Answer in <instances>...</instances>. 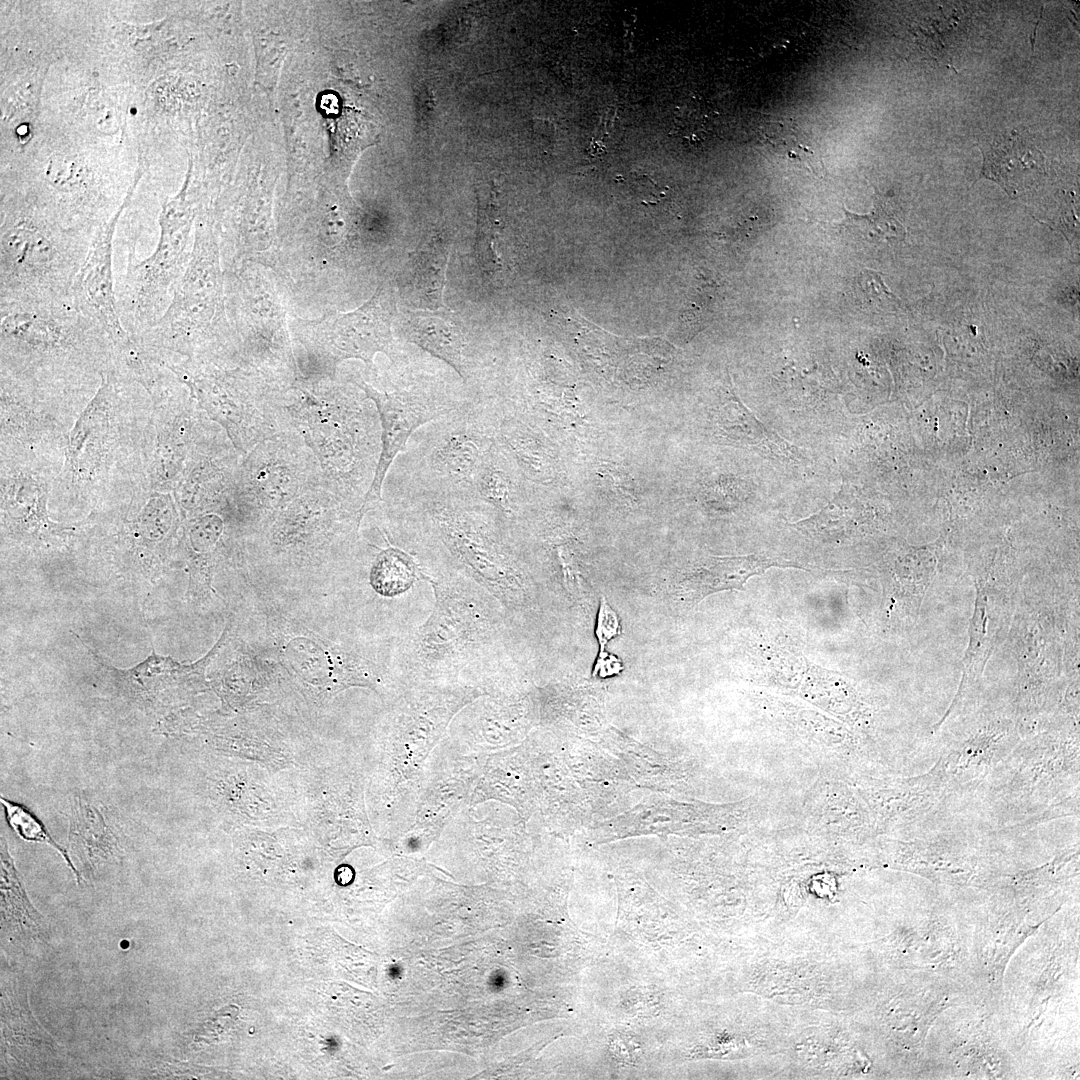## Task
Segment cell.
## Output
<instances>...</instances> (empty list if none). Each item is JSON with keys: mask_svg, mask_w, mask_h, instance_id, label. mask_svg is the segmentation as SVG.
Returning <instances> with one entry per match:
<instances>
[{"mask_svg": "<svg viewBox=\"0 0 1080 1080\" xmlns=\"http://www.w3.org/2000/svg\"><path fill=\"white\" fill-rule=\"evenodd\" d=\"M531 431L522 419L501 412L495 443L527 476L552 480L556 470L554 456Z\"/></svg>", "mask_w": 1080, "mask_h": 1080, "instance_id": "obj_17", "label": "cell"}, {"mask_svg": "<svg viewBox=\"0 0 1080 1080\" xmlns=\"http://www.w3.org/2000/svg\"><path fill=\"white\" fill-rule=\"evenodd\" d=\"M500 419L501 411L492 398L475 397L425 424L395 458L386 486L474 497L475 480L495 443Z\"/></svg>", "mask_w": 1080, "mask_h": 1080, "instance_id": "obj_4", "label": "cell"}, {"mask_svg": "<svg viewBox=\"0 0 1080 1080\" xmlns=\"http://www.w3.org/2000/svg\"><path fill=\"white\" fill-rule=\"evenodd\" d=\"M167 366L224 427L242 456L260 441L285 430L278 406L279 386L260 372L225 369L208 358Z\"/></svg>", "mask_w": 1080, "mask_h": 1080, "instance_id": "obj_8", "label": "cell"}, {"mask_svg": "<svg viewBox=\"0 0 1080 1080\" xmlns=\"http://www.w3.org/2000/svg\"><path fill=\"white\" fill-rule=\"evenodd\" d=\"M114 221L96 230L71 290L77 309L94 322L107 336L113 354L129 347L134 338L120 319L113 279L112 252Z\"/></svg>", "mask_w": 1080, "mask_h": 1080, "instance_id": "obj_13", "label": "cell"}, {"mask_svg": "<svg viewBox=\"0 0 1080 1080\" xmlns=\"http://www.w3.org/2000/svg\"><path fill=\"white\" fill-rule=\"evenodd\" d=\"M0 333L2 355L28 365H94L113 360L109 339L72 298L0 304Z\"/></svg>", "mask_w": 1080, "mask_h": 1080, "instance_id": "obj_7", "label": "cell"}, {"mask_svg": "<svg viewBox=\"0 0 1080 1080\" xmlns=\"http://www.w3.org/2000/svg\"><path fill=\"white\" fill-rule=\"evenodd\" d=\"M1 924L12 937L36 940L47 934L45 919L30 902L5 839L1 838Z\"/></svg>", "mask_w": 1080, "mask_h": 1080, "instance_id": "obj_16", "label": "cell"}, {"mask_svg": "<svg viewBox=\"0 0 1080 1080\" xmlns=\"http://www.w3.org/2000/svg\"><path fill=\"white\" fill-rule=\"evenodd\" d=\"M478 210V251L480 259L487 268L495 269L499 265L496 251L493 248L496 233V202L493 193L484 200L479 201Z\"/></svg>", "mask_w": 1080, "mask_h": 1080, "instance_id": "obj_25", "label": "cell"}, {"mask_svg": "<svg viewBox=\"0 0 1080 1080\" xmlns=\"http://www.w3.org/2000/svg\"><path fill=\"white\" fill-rule=\"evenodd\" d=\"M845 219L840 228L850 237L868 243H893L904 240L906 229L892 206L877 191L870 213L859 215L843 208Z\"/></svg>", "mask_w": 1080, "mask_h": 1080, "instance_id": "obj_21", "label": "cell"}, {"mask_svg": "<svg viewBox=\"0 0 1080 1080\" xmlns=\"http://www.w3.org/2000/svg\"><path fill=\"white\" fill-rule=\"evenodd\" d=\"M387 511L431 564L473 580L512 619L535 607L533 583L515 541V522L473 496L386 487Z\"/></svg>", "mask_w": 1080, "mask_h": 1080, "instance_id": "obj_1", "label": "cell"}, {"mask_svg": "<svg viewBox=\"0 0 1080 1080\" xmlns=\"http://www.w3.org/2000/svg\"><path fill=\"white\" fill-rule=\"evenodd\" d=\"M515 466L496 443L485 457L474 484V497L515 522L521 509V490Z\"/></svg>", "mask_w": 1080, "mask_h": 1080, "instance_id": "obj_18", "label": "cell"}, {"mask_svg": "<svg viewBox=\"0 0 1080 1080\" xmlns=\"http://www.w3.org/2000/svg\"><path fill=\"white\" fill-rule=\"evenodd\" d=\"M407 339L451 366L464 380L475 374L476 359L453 314L447 311H415L405 322Z\"/></svg>", "mask_w": 1080, "mask_h": 1080, "instance_id": "obj_15", "label": "cell"}, {"mask_svg": "<svg viewBox=\"0 0 1080 1080\" xmlns=\"http://www.w3.org/2000/svg\"><path fill=\"white\" fill-rule=\"evenodd\" d=\"M413 277L416 291L423 303L432 308L442 306V289L447 262V247L435 243L414 259Z\"/></svg>", "mask_w": 1080, "mask_h": 1080, "instance_id": "obj_22", "label": "cell"}, {"mask_svg": "<svg viewBox=\"0 0 1080 1080\" xmlns=\"http://www.w3.org/2000/svg\"><path fill=\"white\" fill-rule=\"evenodd\" d=\"M355 384L375 404L381 425V453L364 501V515L382 502V490L389 469L412 434L425 424L461 408L473 398L429 391L418 385L379 389L362 378L357 379Z\"/></svg>", "mask_w": 1080, "mask_h": 1080, "instance_id": "obj_12", "label": "cell"}, {"mask_svg": "<svg viewBox=\"0 0 1080 1080\" xmlns=\"http://www.w3.org/2000/svg\"><path fill=\"white\" fill-rule=\"evenodd\" d=\"M92 239L32 210L6 211L0 238V304L71 299Z\"/></svg>", "mask_w": 1080, "mask_h": 1080, "instance_id": "obj_5", "label": "cell"}, {"mask_svg": "<svg viewBox=\"0 0 1080 1080\" xmlns=\"http://www.w3.org/2000/svg\"><path fill=\"white\" fill-rule=\"evenodd\" d=\"M406 550L388 547L376 556L370 581L376 592L394 596L408 590L412 584L423 579V564L419 553L404 538Z\"/></svg>", "mask_w": 1080, "mask_h": 1080, "instance_id": "obj_19", "label": "cell"}, {"mask_svg": "<svg viewBox=\"0 0 1080 1080\" xmlns=\"http://www.w3.org/2000/svg\"><path fill=\"white\" fill-rule=\"evenodd\" d=\"M395 299L390 287L380 285L362 306L344 314L325 315L296 325L300 341L335 367L346 359L373 364L377 353L393 359L391 326Z\"/></svg>", "mask_w": 1080, "mask_h": 1080, "instance_id": "obj_11", "label": "cell"}, {"mask_svg": "<svg viewBox=\"0 0 1080 1080\" xmlns=\"http://www.w3.org/2000/svg\"><path fill=\"white\" fill-rule=\"evenodd\" d=\"M424 579L434 591L430 616L403 641L399 666L413 685L455 681L462 671L484 674L505 664L513 619L468 577L429 562Z\"/></svg>", "mask_w": 1080, "mask_h": 1080, "instance_id": "obj_2", "label": "cell"}, {"mask_svg": "<svg viewBox=\"0 0 1080 1080\" xmlns=\"http://www.w3.org/2000/svg\"><path fill=\"white\" fill-rule=\"evenodd\" d=\"M622 670V663L617 657L605 651H600L593 669V676L609 677L618 674Z\"/></svg>", "mask_w": 1080, "mask_h": 1080, "instance_id": "obj_27", "label": "cell"}, {"mask_svg": "<svg viewBox=\"0 0 1080 1080\" xmlns=\"http://www.w3.org/2000/svg\"><path fill=\"white\" fill-rule=\"evenodd\" d=\"M853 291L858 303L873 312H892L901 305V300L884 283L882 274L870 269L855 277Z\"/></svg>", "mask_w": 1080, "mask_h": 1080, "instance_id": "obj_24", "label": "cell"}, {"mask_svg": "<svg viewBox=\"0 0 1080 1080\" xmlns=\"http://www.w3.org/2000/svg\"><path fill=\"white\" fill-rule=\"evenodd\" d=\"M279 408L316 457L322 484L362 513L381 453L376 408L345 388L300 382L282 389Z\"/></svg>", "mask_w": 1080, "mask_h": 1080, "instance_id": "obj_3", "label": "cell"}, {"mask_svg": "<svg viewBox=\"0 0 1080 1080\" xmlns=\"http://www.w3.org/2000/svg\"><path fill=\"white\" fill-rule=\"evenodd\" d=\"M771 567L805 569L789 559L763 554L707 557L690 568L675 584L673 593L682 602L698 603L724 590H743L747 580Z\"/></svg>", "mask_w": 1080, "mask_h": 1080, "instance_id": "obj_14", "label": "cell"}, {"mask_svg": "<svg viewBox=\"0 0 1080 1080\" xmlns=\"http://www.w3.org/2000/svg\"><path fill=\"white\" fill-rule=\"evenodd\" d=\"M620 633L621 625L619 618L606 599L602 597L595 629V634L600 645V651H604L605 645Z\"/></svg>", "mask_w": 1080, "mask_h": 1080, "instance_id": "obj_26", "label": "cell"}, {"mask_svg": "<svg viewBox=\"0 0 1080 1080\" xmlns=\"http://www.w3.org/2000/svg\"><path fill=\"white\" fill-rule=\"evenodd\" d=\"M2 1036L5 1045L12 1047H21V1049H28L30 1056H36L35 1052L38 1050L42 1055L43 1051L51 1050L53 1040L41 1029L38 1023L32 1017L27 1004L26 997L22 995L20 1005H16V994L12 990V994L4 989L2 986Z\"/></svg>", "mask_w": 1080, "mask_h": 1080, "instance_id": "obj_20", "label": "cell"}, {"mask_svg": "<svg viewBox=\"0 0 1080 1080\" xmlns=\"http://www.w3.org/2000/svg\"><path fill=\"white\" fill-rule=\"evenodd\" d=\"M222 284L218 244L209 231L198 230L168 308L150 329L133 338L156 359L164 353L205 357L206 348L222 338Z\"/></svg>", "mask_w": 1080, "mask_h": 1080, "instance_id": "obj_6", "label": "cell"}, {"mask_svg": "<svg viewBox=\"0 0 1080 1080\" xmlns=\"http://www.w3.org/2000/svg\"><path fill=\"white\" fill-rule=\"evenodd\" d=\"M0 800L4 809L6 821L11 827V829H13L22 839L26 841L43 843L49 845L50 847H53L58 853L62 855L68 867L74 873L77 882L80 883L82 877L72 863L67 850H65L52 838V836L50 835L46 827L42 824V822L22 804L10 801L3 796H1Z\"/></svg>", "mask_w": 1080, "mask_h": 1080, "instance_id": "obj_23", "label": "cell"}, {"mask_svg": "<svg viewBox=\"0 0 1080 1080\" xmlns=\"http://www.w3.org/2000/svg\"><path fill=\"white\" fill-rule=\"evenodd\" d=\"M164 213L154 251L129 263L116 293L120 319L133 337L150 329L164 314L191 256L190 216L183 199L175 200Z\"/></svg>", "mask_w": 1080, "mask_h": 1080, "instance_id": "obj_9", "label": "cell"}, {"mask_svg": "<svg viewBox=\"0 0 1080 1080\" xmlns=\"http://www.w3.org/2000/svg\"><path fill=\"white\" fill-rule=\"evenodd\" d=\"M319 483L313 452L296 431L285 429L242 456L236 492L244 507L277 511Z\"/></svg>", "mask_w": 1080, "mask_h": 1080, "instance_id": "obj_10", "label": "cell"}]
</instances>
